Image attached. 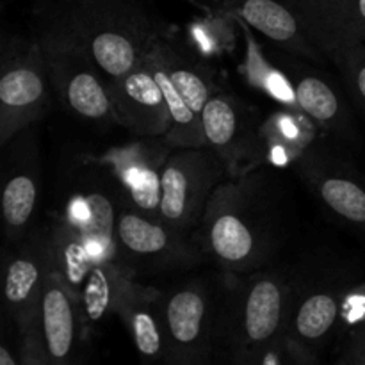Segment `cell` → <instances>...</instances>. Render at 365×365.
I'll return each instance as SVG.
<instances>
[{
  "instance_id": "10",
  "label": "cell",
  "mask_w": 365,
  "mask_h": 365,
  "mask_svg": "<svg viewBox=\"0 0 365 365\" xmlns=\"http://www.w3.org/2000/svg\"><path fill=\"white\" fill-rule=\"evenodd\" d=\"M220 302L200 278L182 282L163 298L164 362L203 365L212 360Z\"/></svg>"
},
{
  "instance_id": "14",
  "label": "cell",
  "mask_w": 365,
  "mask_h": 365,
  "mask_svg": "<svg viewBox=\"0 0 365 365\" xmlns=\"http://www.w3.org/2000/svg\"><path fill=\"white\" fill-rule=\"evenodd\" d=\"M202 123L205 145L221 157L228 177H242L262 166L260 120L245 100L216 89L203 109Z\"/></svg>"
},
{
  "instance_id": "19",
  "label": "cell",
  "mask_w": 365,
  "mask_h": 365,
  "mask_svg": "<svg viewBox=\"0 0 365 365\" xmlns=\"http://www.w3.org/2000/svg\"><path fill=\"white\" fill-rule=\"evenodd\" d=\"M107 84L120 127L135 138H166L170 109L163 88L145 59Z\"/></svg>"
},
{
  "instance_id": "23",
  "label": "cell",
  "mask_w": 365,
  "mask_h": 365,
  "mask_svg": "<svg viewBox=\"0 0 365 365\" xmlns=\"http://www.w3.org/2000/svg\"><path fill=\"white\" fill-rule=\"evenodd\" d=\"M223 13L255 29L282 52L303 57L310 63H323L327 59L310 43L296 14L284 0H227Z\"/></svg>"
},
{
  "instance_id": "16",
  "label": "cell",
  "mask_w": 365,
  "mask_h": 365,
  "mask_svg": "<svg viewBox=\"0 0 365 365\" xmlns=\"http://www.w3.org/2000/svg\"><path fill=\"white\" fill-rule=\"evenodd\" d=\"M2 150L6 152L2 217L7 241L16 245L32 232L41 198V155L36 125L21 130Z\"/></svg>"
},
{
  "instance_id": "25",
  "label": "cell",
  "mask_w": 365,
  "mask_h": 365,
  "mask_svg": "<svg viewBox=\"0 0 365 365\" xmlns=\"http://www.w3.org/2000/svg\"><path fill=\"white\" fill-rule=\"evenodd\" d=\"M328 59L337 66L348 98L365 114V45L353 43L331 53Z\"/></svg>"
},
{
  "instance_id": "5",
  "label": "cell",
  "mask_w": 365,
  "mask_h": 365,
  "mask_svg": "<svg viewBox=\"0 0 365 365\" xmlns=\"http://www.w3.org/2000/svg\"><path fill=\"white\" fill-rule=\"evenodd\" d=\"M145 61L163 88L170 109L166 141L173 148L207 146L202 113L216 91L212 68L164 34L153 43Z\"/></svg>"
},
{
  "instance_id": "22",
  "label": "cell",
  "mask_w": 365,
  "mask_h": 365,
  "mask_svg": "<svg viewBox=\"0 0 365 365\" xmlns=\"http://www.w3.org/2000/svg\"><path fill=\"white\" fill-rule=\"evenodd\" d=\"M163 298V291L141 284L138 273L130 271L121 282L114 303V314L123 323L135 351L145 360L164 362Z\"/></svg>"
},
{
  "instance_id": "6",
  "label": "cell",
  "mask_w": 365,
  "mask_h": 365,
  "mask_svg": "<svg viewBox=\"0 0 365 365\" xmlns=\"http://www.w3.org/2000/svg\"><path fill=\"white\" fill-rule=\"evenodd\" d=\"M43 228L48 242L50 269L73 291L89 327L102 323L107 314H114L121 282L134 269L95 255L82 235L61 217L50 214L48 225Z\"/></svg>"
},
{
  "instance_id": "9",
  "label": "cell",
  "mask_w": 365,
  "mask_h": 365,
  "mask_svg": "<svg viewBox=\"0 0 365 365\" xmlns=\"http://www.w3.org/2000/svg\"><path fill=\"white\" fill-rule=\"evenodd\" d=\"M355 282V271L334 260L327 266L310 264L298 274L292 273L289 335L319 355L339 328L342 303Z\"/></svg>"
},
{
  "instance_id": "18",
  "label": "cell",
  "mask_w": 365,
  "mask_h": 365,
  "mask_svg": "<svg viewBox=\"0 0 365 365\" xmlns=\"http://www.w3.org/2000/svg\"><path fill=\"white\" fill-rule=\"evenodd\" d=\"M38 323L45 341L48 365L82 362L89 324L73 291L53 269L48 271L43 285Z\"/></svg>"
},
{
  "instance_id": "20",
  "label": "cell",
  "mask_w": 365,
  "mask_h": 365,
  "mask_svg": "<svg viewBox=\"0 0 365 365\" xmlns=\"http://www.w3.org/2000/svg\"><path fill=\"white\" fill-rule=\"evenodd\" d=\"M4 264V309L13 324L29 323L38 316L39 298L50 271L45 228L32 230L13 245Z\"/></svg>"
},
{
  "instance_id": "21",
  "label": "cell",
  "mask_w": 365,
  "mask_h": 365,
  "mask_svg": "<svg viewBox=\"0 0 365 365\" xmlns=\"http://www.w3.org/2000/svg\"><path fill=\"white\" fill-rule=\"evenodd\" d=\"M314 46L330 57L365 41V0H284Z\"/></svg>"
},
{
  "instance_id": "12",
  "label": "cell",
  "mask_w": 365,
  "mask_h": 365,
  "mask_svg": "<svg viewBox=\"0 0 365 365\" xmlns=\"http://www.w3.org/2000/svg\"><path fill=\"white\" fill-rule=\"evenodd\" d=\"M116 245L121 260L135 273L187 271L207 260L191 232H182L160 217L146 216L123 205L116 223Z\"/></svg>"
},
{
  "instance_id": "8",
  "label": "cell",
  "mask_w": 365,
  "mask_h": 365,
  "mask_svg": "<svg viewBox=\"0 0 365 365\" xmlns=\"http://www.w3.org/2000/svg\"><path fill=\"white\" fill-rule=\"evenodd\" d=\"M45 56L34 38L7 36L0 61V146L38 125L52 109Z\"/></svg>"
},
{
  "instance_id": "4",
  "label": "cell",
  "mask_w": 365,
  "mask_h": 365,
  "mask_svg": "<svg viewBox=\"0 0 365 365\" xmlns=\"http://www.w3.org/2000/svg\"><path fill=\"white\" fill-rule=\"evenodd\" d=\"M52 216L77 230L95 255L125 264L116 245V223L125 205L109 171L95 152H75L61 164Z\"/></svg>"
},
{
  "instance_id": "3",
  "label": "cell",
  "mask_w": 365,
  "mask_h": 365,
  "mask_svg": "<svg viewBox=\"0 0 365 365\" xmlns=\"http://www.w3.org/2000/svg\"><path fill=\"white\" fill-rule=\"evenodd\" d=\"M234 274L220 299L216 342L234 364H262L289 330L292 273L260 269Z\"/></svg>"
},
{
  "instance_id": "26",
  "label": "cell",
  "mask_w": 365,
  "mask_h": 365,
  "mask_svg": "<svg viewBox=\"0 0 365 365\" xmlns=\"http://www.w3.org/2000/svg\"><path fill=\"white\" fill-rule=\"evenodd\" d=\"M334 360L341 365H365V321L346 330Z\"/></svg>"
},
{
  "instance_id": "11",
  "label": "cell",
  "mask_w": 365,
  "mask_h": 365,
  "mask_svg": "<svg viewBox=\"0 0 365 365\" xmlns=\"http://www.w3.org/2000/svg\"><path fill=\"white\" fill-rule=\"evenodd\" d=\"M227 175L225 163L209 146L171 148L163 168L159 217L182 232L195 230Z\"/></svg>"
},
{
  "instance_id": "1",
  "label": "cell",
  "mask_w": 365,
  "mask_h": 365,
  "mask_svg": "<svg viewBox=\"0 0 365 365\" xmlns=\"http://www.w3.org/2000/svg\"><path fill=\"white\" fill-rule=\"evenodd\" d=\"M32 29L63 36L84 48L106 81L138 66L164 24L150 0H39Z\"/></svg>"
},
{
  "instance_id": "24",
  "label": "cell",
  "mask_w": 365,
  "mask_h": 365,
  "mask_svg": "<svg viewBox=\"0 0 365 365\" xmlns=\"http://www.w3.org/2000/svg\"><path fill=\"white\" fill-rule=\"evenodd\" d=\"M317 125L298 109L277 113L260 121V159L271 164H294L317 141Z\"/></svg>"
},
{
  "instance_id": "13",
  "label": "cell",
  "mask_w": 365,
  "mask_h": 365,
  "mask_svg": "<svg viewBox=\"0 0 365 365\" xmlns=\"http://www.w3.org/2000/svg\"><path fill=\"white\" fill-rule=\"evenodd\" d=\"M292 166L328 212L365 237V180L351 164L317 139Z\"/></svg>"
},
{
  "instance_id": "15",
  "label": "cell",
  "mask_w": 365,
  "mask_h": 365,
  "mask_svg": "<svg viewBox=\"0 0 365 365\" xmlns=\"http://www.w3.org/2000/svg\"><path fill=\"white\" fill-rule=\"evenodd\" d=\"M173 146L166 138H135L95 153L130 209L159 217L163 168Z\"/></svg>"
},
{
  "instance_id": "27",
  "label": "cell",
  "mask_w": 365,
  "mask_h": 365,
  "mask_svg": "<svg viewBox=\"0 0 365 365\" xmlns=\"http://www.w3.org/2000/svg\"><path fill=\"white\" fill-rule=\"evenodd\" d=\"M365 321V282H355L346 294L339 327L349 330Z\"/></svg>"
},
{
  "instance_id": "7",
  "label": "cell",
  "mask_w": 365,
  "mask_h": 365,
  "mask_svg": "<svg viewBox=\"0 0 365 365\" xmlns=\"http://www.w3.org/2000/svg\"><path fill=\"white\" fill-rule=\"evenodd\" d=\"M45 56L53 98L73 120L96 128L116 123L109 84L84 48L63 36L32 29Z\"/></svg>"
},
{
  "instance_id": "17",
  "label": "cell",
  "mask_w": 365,
  "mask_h": 365,
  "mask_svg": "<svg viewBox=\"0 0 365 365\" xmlns=\"http://www.w3.org/2000/svg\"><path fill=\"white\" fill-rule=\"evenodd\" d=\"M305 61L280 50L278 66L291 82L298 109L307 114L323 134L334 135L346 145H356L359 130L348 98L327 75Z\"/></svg>"
},
{
  "instance_id": "2",
  "label": "cell",
  "mask_w": 365,
  "mask_h": 365,
  "mask_svg": "<svg viewBox=\"0 0 365 365\" xmlns=\"http://www.w3.org/2000/svg\"><path fill=\"white\" fill-rule=\"evenodd\" d=\"M267 180L257 170L227 177L207 203L195 237L225 273L260 269L284 241L280 210Z\"/></svg>"
}]
</instances>
